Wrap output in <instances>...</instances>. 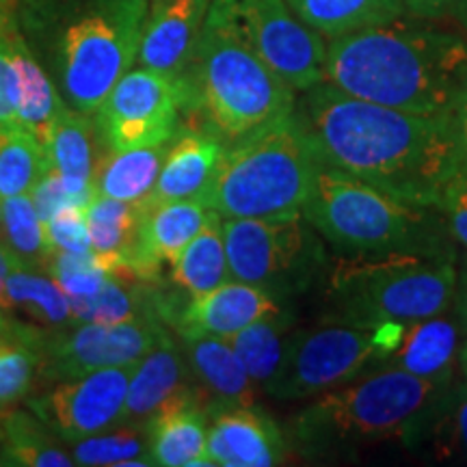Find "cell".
<instances>
[{"label":"cell","mask_w":467,"mask_h":467,"mask_svg":"<svg viewBox=\"0 0 467 467\" xmlns=\"http://www.w3.org/2000/svg\"><path fill=\"white\" fill-rule=\"evenodd\" d=\"M296 113L323 165L420 206H437L461 169L452 113H409L359 100L329 83L296 93Z\"/></svg>","instance_id":"6da1fadb"},{"label":"cell","mask_w":467,"mask_h":467,"mask_svg":"<svg viewBox=\"0 0 467 467\" xmlns=\"http://www.w3.org/2000/svg\"><path fill=\"white\" fill-rule=\"evenodd\" d=\"M323 83L420 115H451L467 89V31L452 17L400 16L327 42Z\"/></svg>","instance_id":"7a4b0ae2"},{"label":"cell","mask_w":467,"mask_h":467,"mask_svg":"<svg viewBox=\"0 0 467 467\" xmlns=\"http://www.w3.org/2000/svg\"><path fill=\"white\" fill-rule=\"evenodd\" d=\"M184 126L232 145L296 109V91L251 48L234 0H210L184 76Z\"/></svg>","instance_id":"3957f363"},{"label":"cell","mask_w":467,"mask_h":467,"mask_svg":"<svg viewBox=\"0 0 467 467\" xmlns=\"http://www.w3.org/2000/svg\"><path fill=\"white\" fill-rule=\"evenodd\" d=\"M451 383L377 366L353 381L312 399L288 426V441L301 457H353L383 441L411 448L426 416Z\"/></svg>","instance_id":"277c9868"},{"label":"cell","mask_w":467,"mask_h":467,"mask_svg":"<svg viewBox=\"0 0 467 467\" xmlns=\"http://www.w3.org/2000/svg\"><path fill=\"white\" fill-rule=\"evenodd\" d=\"M459 255L337 254L325 277V320L364 329L452 312Z\"/></svg>","instance_id":"5b68a950"},{"label":"cell","mask_w":467,"mask_h":467,"mask_svg":"<svg viewBox=\"0 0 467 467\" xmlns=\"http://www.w3.org/2000/svg\"><path fill=\"white\" fill-rule=\"evenodd\" d=\"M303 214L337 254L459 255L435 206L402 200L329 165H320Z\"/></svg>","instance_id":"8992f818"},{"label":"cell","mask_w":467,"mask_h":467,"mask_svg":"<svg viewBox=\"0 0 467 467\" xmlns=\"http://www.w3.org/2000/svg\"><path fill=\"white\" fill-rule=\"evenodd\" d=\"M320 165L317 148L295 109L241 141L225 145L206 206L223 219L299 214Z\"/></svg>","instance_id":"52a82bcc"},{"label":"cell","mask_w":467,"mask_h":467,"mask_svg":"<svg viewBox=\"0 0 467 467\" xmlns=\"http://www.w3.org/2000/svg\"><path fill=\"white\" fill-rule=\"evenodd\" d=\"M150 0H80L58 25L55 72L69 107L93 115L137 63Z\"/></svg>","instance_id":"ba28073f"},{"label":"cell","mask_w":467,"mask_h":467,"mask_svg":"<svg viewBox=\"0 0 467 467\" xmlns=\"http://www.w3.org/2000/svg\"><path fill=\"white\" fill-rule=\"evenodd\" d=\"M232 279L266 290L279 303L306 295L325 282L329 244L306 214L271 219H223Z\"/></svg>","instance_id":"9c48e42d"},{"label":"cell","mask_w":467,"mask_h":467,"mask_svg":"<svg viewBox=\"0 0 467 467\" xmlns=\"http://www.w3.org/2000/svg\"><path fill=\"white\" fill-rule=\"evenodd\" d=\"M375 329L334 320L292 329L282 364L262 392L275 400H312L353 381L377 364Z\"/></svg>","instance_id":"30bf717a"},{"label":"cell","mask_w":467,"mask_h":467,"mask_svg":"<svg viewBox=\"0 0 467 467\" xmlns=\"http://www.w3.org/2000/svg\"><path fill=\"white\" fill-rule=\"evenodd\" d=\"M182 80L148 67L130 69L93 113L107 151L171 143L184 126Z\"/></svg>","instance_id":"8fae6325"},{"label":"cell","mask_w":467,"mask_h":467,"mask_svg":"<svg viewBox=\"0 0 467 467\" xmlns=\"http://www.w3.org/2000/svg\"><path fill=\"white\" fill-rule=\"evenodd\" d=\"M173 331L162 320L76 323L46 331L39 342V381H69L107 368L130 366L167 342Z\"/></svg>","instance_id":"7c38bea8"},{"label":"cell","mask_w":467,"mask_h":467,"mask_svg":"<svg viewBox=\"0 0 467 467\" xmlns=\"http://www.w3.org/2000/svg\"><path fill=\"white\" fill-rule=\"evenodd\" d=\"M251 48L292 91L323 83L327 39L288 7L285 0H234Z\"/></svg>","instance_id":"4fadbf2b"},{"label":"cell","mask_w":467,"mask_h":467,"mask_svg":"<svg viewBox=\"0 0 467 467\" xmlns=\"http://www.w3.org/2000/svg\"><path fill=\"white\" fill-rule=\"evenodd\" d=\"M137 364L107 368L69 381L52 383L46 392L28 396L26 407L63 443L98 435L119 424Z\"/></svg>","instance_id":"5bb4252c"},{"label":"cell","mask_w":467,"mask_h":467,"mask_svg":"<svg viewBox=\"0 0 467 467\" xmlns=\"http://www.w3.org/2000/svg\"><path fill=\"white\" fill-rule=\"evenodd\" d=\"M282 307L284 303L258 285L227 279L200 296H184L171 288L165 320L173 334H206L230 340L247 325Z\"/></svg>","instance_id":"9a60e30c"},{"label":"cell","mask_w":467,"mask_h":467,"mask_svg":"<svg viewBox=\"0 0 467 467\" xmlns=\"http://www.w3.org/2000/svg\"><path fill=\"white\" fill-rule=\"evenodd\" d=\"M288 440L258 405L208 411V459L219 467H271L284 463Z\"/></svg>","instance_id":"2e32d148"},{"label":"cell","mask_w":467,"mask_h":467,"mask_svg":"<svg viewBox=\"0 0 467 467\" xmlns=\"http://www.w3.org/2000/svg\"><path fill=\"white\" fill-rule=\"evenodd\" d=\"M463 340V329L451 312L416 323H396L388 353L377 366L399 368L433 383H452L461 372L459 353Z\"/></svg>","instance_id":"e0dca14e"},{"label":"cell","mask_w":467,"mask_h":467,"mask_svg":"<svg viewBox=\"0 0 467 467\" xmlns=\"http://www.w3.org/2000/svg\"><path fill=\"white\" fill-rule=\"evenodd\" d=\"M210 0H154L139 44V67L184 80Z\"/></svg>","instance_id":"ac0fdd59"},{"label":"cell","mask_w":467,"mask_h":467,"mask_svg":"<svg viewBox=\"0 0 467 467\" xmlns=\"http://www.w3.org/2000/svg\"><path fill=\"white\" fill-rule=\"evenodd\" d=\"M202 396L175 334L134 366L128 394L117 426H141L175 402ZM203 399V396H202Z\"/></svg>","instance_id":"d6986e66"},{"label":"cell","mask_w":467,"mask_h":467,"mask_svg":"<svg viewBox=\"0 0 467 467\" xmlns=\"http://www.w3.org/2000/svg\"><path fill=\"white\" fill-rule=\"evenodd\" d=\"M213 214L203 202L182 200L150 206L141 221L130 265L150 282H161L162 266H171Z\"/></svg>","instance_id":"ffe728a7"},{"label":"cell","mask_w":467,"mask_h":467,"mask_svg":"<svg viewBox=\"0 0 467 467\" xmlns=\"http://www.w3.org/2000/svg\"><path fill=\"white\" fill-rule=\"evenodd\" d=\"M175 340L203 396L206 411L232 405H258V385L251 381L230 340L206 334H175Z\"/></svg>","instance_id":"44dd1931"},{"label":"cell","mask_w":467,"mask_h":467,"mask_svg":"<svg viewBox=\"0 0 467 467\" xmlns=\"http://www.w3.org/2000/svg\"><path fill=\"white\" fill-rule=\"evenodd\" d=\"M223 151V141H219L214 134L186 128L169 145L154 191L145 202L150 206L182 200L206 203Z\"/></svg>","instance_id":"7402d4cb"},{"label":"cell","mask_w":467,"mask_h":467,"mask_svg":"<svg viewBox=\"0 0 467 467\" xmlns=\"http://www.w3.org/2000/svg\"><path fill=\"white\" fill-rule=\"evenodd\" d=\"M44 148L48 151L50 167L57 169L67 191L91 203L96 197L93 175L107 151L93 115L80 113L66 102L52 121Z\"/></svg>","instance_id":"603a6c76"},{"label":"cell","mask_w":467,"mask_h":467,"mask_svg":"<svg viewBox=\"0 0 467 467\" xmlns=\"http://www.w3.org/2000/svg\"><path fill=\"white\" fill-rule=\"evenodd\" d=\"M150 457L161 467H203L208 459V411L202 396L180 400L145 426Z\"/></svg>","instance_id":"cb8c5ba5"},{"label":"cell","mask_w":467,"mask_h":467,"mask_svg":"<svg viewBox=\"0 0 467 467\" xmlns=\"http://www.w3.org/2000/svg\"><path fill=\"white\" fill-rule=\"evenodd\" d=\"M167 288L130 273H113L100 290L80 299H69L74 323H132L162 320L165 323ZM167 325V323H165Z\"/></svg>","instance_id":"d4e9b609"},{"label":"cell","mask_w":467,"mask_h":467,"mask_svg":"<svg viewBox=\"0 0 467 467\" xmlns=\"http://www.w3.org/2000/svg\"><path fill=\"white\" fill-rule=\"evenodd\" d=\"M9 50L16 69L17 124L46 145L52 121L58 110L66 107V100L58 93L57 85L48 78V74L44 72V67L39 66L37 58L33 57L26 39L22 37L20 28L16 25V17H11L9 22Z\"/></svg>","instance_id":"484cf974"},{"label":"cell","mask_w":467,"mask_h":467,"mask_svg":"<svg viewBox=\"0 0 467 467\" xmlns=\"http://www.w3.org/2000/svg\"><path fill=\"white\" fill-rule=\"evenodd\" d=\"M0 307L22 314L28 323L46 331L67 329L76 325L67 295L57 279L25 262L16 265L5 279Z\"/></svg>","instance_id":"4316f807"},{"label":"cell","mask_w":467,"mask_h":467,"mask_svg":"<svg viewBox=\"0 0 467 467\" xmlns=\"http://www.w3.org/2000/svg\"><path fill=\"white\" fill-rule=\"evenodd\" d=\"M232 279L227 262L223 217L213 210L206 225L171 265L169 285L184 296H200Z\"/></svg>","instance_id":"83f0119b"},{"label":"cell","mask_w":467,"mask_h":467,"mask_svg":"<svg viewBox=\"0 0 467 467\" xmlns=\"http://www.w3.org/2000/svg\"><path fill=\"white\" fill-rule=\"evenodd\" d=\"M171 143L104 151L93 175L96 195L119 202H145L154 191Z\"/></svg>","instance_id":"f1b7e54d"},{"label":"cell","mask_w":467,"mask_h":467,"mask_svg":"<svg viewBox=\"0 0 467 467\" xmlns=\"http://www.w3.org/2000/svg\"><path fill=\"white\" fill-rule=\"evenodd\" d=\"M0 459L3 465L16 467H74L72 452L61 446L31 409L0 411Z\"/></svg>","instance_id":"f546056e"},{"label":"cell","mask_w":467,"mask_h":467,"mask_svg":"<svg viewBox=\"0 0 467 467\" xmlns=\"http://www.w3.org/2000/svg\"><path fill=\"white\" fill-rule=\"evenodd\" d=\"M411 451L440 463L467 465V383L461 372L431 409Z\"/></svg>","instance_id":"4dcf8cb0"},{"label":"cell","mask_w":467,"mask_h":467,"mask_svg":"<svg viewBox=\"0 0 467 467\" xmlns=\"http://www.w3.org/2000/svg\"><path fill=\"white\" fill-rule=\"evenodd\" d=\"M296 16L329 39L388 25L405 16V0H285Z\"/></svg>","instance_id":"1f68e13d"},{"label":"cell","mask_w":467,"mask_h":467,"mask_svg":"<svg viewBox=\"0 0 467 467\" xmlns=\"http://www.w3.org/2000/svg\"><path fill=\"white\" fill-rule=\"evenodd\" d=\"M295 329V314L288 306L266 314L230 337V344L243 361L244 370L262 389L282 364L285 342Z\"/></svg>","instance_id":"d6a6232c"},{"label":"cell","mask_w":467,"mask_h":467,"mask_svg":"<svg viewBox=\"0 0 467 467\" xmlns=\"http://www.w3.org/2000/svg\"><path fill=\"white\" fill-rule=\"evenodd\" d=\"M148 208V202H119L100 195L93 197V202L85 208L91 251L109 255H124L130 262L132 251L137 247L141 221Z\"/></svg>","instance_id":"836d02e7"},{"label":"cell","mask_w":467,"mask_h":467,"mask_svg":"<svg viewBox=\"0 0 467 467\" xmlns=\"http://www.w3.org/2000/svg\"><path fill=\"white\" fill-rule=\"evenodd\" d=\"M50 169L48 151L25 128H0V200L31 192Z\"/></svg>","instance_id":"e575fe53"},{"label":"cell","mask_w":467,"mask_h":467,"mask_svg":"<svg viewBox=\"0 0 467 467\" xmlns=\"http://www.w3.org/2000/svg\"><path fill=\"white\" fill-rule=\"evenodd\" d=\"M76 465L87 467H151L148 433L141 426H113L72 443Z\"/></svg>","instance_id":"d590c367"},{"label":"cell","mask_w":467,"mask_h":467,"mask_svg":"<svg viewBox=\"0 0 467 467\" xmlns=\"http://www.w3.org/2000/svg\"><path fill=\"white\" fill-rule=\"evenodd\" d=\"M5 243L25 265L46 271L50 249L46 243L44 221L39 219L31 192L11 195L3 200Z\"/></svg>","instance_id":"8d00e7d4"},{"label":"cell","mask_w":467,"mask_h":467,"mask_svg":"<svg viewBox=\"0 0 467 467\" xmlns=\"http://www.w3.org/2000/svg\"><path fill=\"white\" fill-rule=\"evenodd\" d=\"M39 379V350L31 344L0 340V411L33 394Z\"/></svg>","instance_id":"74e56055"},{"label":"cell","mask_w":467,"mask_h":467,"mask_svg":"<svg viewBox=\"0 0 467 467\" xmlns=\"http://www.w3.org/2000/svg\"><path fill=\"white\" fill-rule=\"evenodd\" d=\"M46 243L52 251H91L89 227L83 206H69L44 223Z\"/></svg>","instance_id":"f35d334b"},{"label":"cell","mask_w":467,"mask_h":467,"mask_svg":"<svg viewBox=\"0 0 467 467\" xmlns=\"http://www.w3.org/2000/svg\"><path fill=\"white\" fill-rule=\"evenodd\" d=\"M437 210L446 221L452 241L467 254V173L459 169L441 191Z\"/></svg>","instance_id":"ab89813d"},{"label":"cell","mask_w":467,"mask_h":467,"mask_svg":"<svg viewBox=\"0 0 467 467\" xmlns=\"http://www.w3.org/2000/svg\"><path fill=\"white\" fill-rule=\"evenodd\" d=\"M31 200L35 203V210H37L39 219L48 221L55 217L57 213H61L63 208H69V206H83L87 208L89 203H87L83 197L74 195L72 191H67V186L63 184L61 175L55 167H50L48 171H46L42 178L37 180V184L31 189Z\"/></svg>","instance_id":"60d3db41"},{"label":"cell","mask_w":467,"mask_h":467,"mask_svg":"<svg viewBox=\"0 0 467 467\" xmlns=\"http://www.w3.org/2000/svg\"><path fill=\"white\" fill-rule=\"evenodd\" d=\"M44 329L37 325L26 323V320H17L14 314L0 307V340H16L31 344L33 348L39 350Z\"/></svg>","instance_id":"b9f144b4"},{"label":"cell","mask_w":467,"mask_h":467,"mask_svg":"<svg viewBox=\"0 0 467 467\" xmlns=\"http://www.w3.org/2000/svg\"><path fill=\"white\" fill-rule=\"evenodd\" d=\"M452 314L457 317L461 329L467 337V254L457 262V288H454Z\"/></svg>","instance_id":"7bdbcfd3"},{"label":"cell","mask_w":467,"mask_h":467,"mask_svg":"<svg viewBox=\"0 0 467 467\" xmlns=\"http://www.w3.org/2000/svg\"><path fill=\"white\" fill-rule=\"evenodd\" d=\"M459 0H405L409 16L418 17H451Z\"/></svg>","instance_id":"ee69618b"},{"label":"cell","mask_w":467,"mask_h":467,"mask_svg":"<svg viewBox=\"0 0 467 467\" xmlns=\"http://www.w3.org/2000/svg\"><path fill=\"white\" fill-rule=\"evenodd\" d=\"M454 126H457V137H459V150H461V169L467 173V89L457 107L452 110Z\"/></svg>","instance_id":"f6af8a7d"},{"label":"cell","mask_w":467,"mask_h":467,"mask_svg":"<svg viewBox=\"0 0 467 467\" xmlns=\"http://www.w3.org/2000/svg\"><path fill=\"white\" fill-rule=\"evenodd\" d=\"M20 258L14 254V251L9 249L7 243L0 241V299H3V285H5V279L11 271H14L16 265H20Z\"/></svg>","instance_id":"bcb514c9"},{"label":"cell","mask_w":467,"mask_h":467,"mask_svg":"<svg viewBox=\"0 0 467 467\" xmlns=\"http://www.w3.org/2000/svg\"><path fill=\"white\" fill-rule=\"evenodd\" d=\"M451 17L461 28H463V31H467V0H459V3L454 5Z\"/></svg>","instance_id":"7dc6e473"},{"label":"cell","mask_w":467,"mask_h":467,"mask_svg":"<svg viewBox=\"0 0 467 467\" xmlns=\"http://www.w3.org/2000/svg\"><path fill=\"white\" fill-rule=\"evenodd\" d=\"M459 370H461V377H463L467 383V337L463 340V347H461V353H459Z\"/></svg>","instance_id":"c3c4849f"},{"label":"cell","mask_w":467,"mask_h":467,"mask_svg":"<svg viewBox=\"0 0 467 467\" xmlns=\"http://www.w3.org/2000/svg\"><path fill=\"white\" fill-rule=\"evenodd\" d=\"M0 241L5 243V227H3V200H0Z\"/></svg>","instance_id":"681fc988"},{"label":"cell","mask_w":467,"mask_h":467,"mask_svg":"<svg viewBox=\"0 0 467 467\" xmlns=\"http://www.w3.org/2000/svg\"><path fill=\"white\" fill-rule=\"evenodd\" d=\"M28 3H50V0H28Z\"/></svg>","instance_id":"f907efd6"},{"label":"cell","mask_w":467,"mask_h":467,"mask_svg":"<svg viewBox=\"0 0 467 467\" xmlns=\"http://www.w3.org/2000/svg\"><path fill=\"white\" fill-rule=\"evenodd\" d=\"M0 465H3V459H0Z\"/></svg>","instance_id":"816d5d0a"},{"label":"cell","mask_w":467,"mask_h":467,"mask_svg":"<svg viewBox=\"0 0 467 467\" xmlns=\"http://www.w3.org/2000/svg\"><path fill=\"white\" fill-rule=\"evenodd\" d=\"M150 3H154V0H150Z\"/></svg>","instance_id":"f5cc1de1"}]
</instances>
